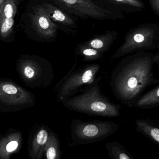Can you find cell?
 <instances>
[{
    "mask_svg": "<svg viewBox=\"0 0 159 159\" xmlns=\"http://www.w3.org/2000/svg\"><path fill=\"white\" fill-rule=\"evenodd\" d=\"M159 64L158 53L139 51L123 58L111 74L110 84L117 100L128 107H133L143 93L159 84L153 69Z\"/></svg>",
    "mask_w": 159,
    "mask_h": 159,
    "instance_id": "cell-1",
    "label": "cell"
},
{
    "mask_svg": "<svg viewBox=\"0 0 159 159\" xmlns=\"http://www.w3.org/2000/svg\"><path fill=\"white\" fill-rule=\"evenodd\" d=\"M102 78V76H99L81 89L77 94L63 100V105L71 111L88 116L119 117L121 106L112 102L101 92L100 82Z\"/></svg>",
    "mask_w": 159,
    "mask_h": 159,
    "instance_id": "cell-2",
    "label": "cell"
},
{
    "mask_svg": "<svg viewBox=\"0 0 159 159\" xmlns=\"http://www.w3.org/2000/svg\"><path fill=\"white\" fill-rule=\"evenodd\" d=\"M159 48V27L146 23L131 29L125 34L122 44L111 57L117 59L139 51H151Z\"/></svg>",
    "mask_w": 159,
    "mask_h": 159,
    "instance_id": "cell-3",
    "label": "cell"
},
{
    "mask_svg": "<svg viewBox=\"0 0 159 159\" xmlns=\"http://www.w3.org/2000/svg\"><path fill=\"white\" fill-rule=\"evenodd\" d=\"M119 126L108 120L84 121L73 119L71 124V138L76 145L101 142L116 132Z\"/></svg>",
    "mask_w": 159,
    "mask_h": 159,
    "instance_id": "cell-4",
    "label": "cell"
},
{
    "mask_svg": "<svg viewBox=\"0 0 159 159\" xmlns=\"http://www.w3.org/2000/svg\"><path fill=\"white\" fill-rule=\"evenodd\" d=\"M77 57L75 54L73 65L63 80L59 90V96L62 100L77 94L85 86L92 83L101 70L97 63L87 64L77 69Z\"/></svg>",
    "mask_w": 159,
    "mask_h": 159,
    "instance_id": "cell-5",
    "label": "cell"
},
{
    "mask_svg": "<svg viewBox=\"0 0 159 159\" xmlns=\"http://www.w3.org/2000/svg\"><path fill=\"white\" fill-rule=\"evenodd\" d=\"M62 10L82 19H115L114 12L102 8L91 0H50Z\"/></svg>",
    "mask_w": 159,
    "mask_h": 159,
    "instance_id": "cell-6",
    "label": "cell"
},
{
    "mask_svg": "<svg viewBox=\"0 0 159 159\" xmlns=\"http://www.w3.org/2000/svg\"><path fill=\"white\" fill-rule=\"evenodd\" d=\"M44 12L50 20L65 26L71 33L77 32V25L76 22L64 11L58 7L48 2H43L39 5Z\"/></svg>",
    "mask_w": 159,
    "mask_h": 159,
    "instance_id": "cell-7",
    "label": "cell"
},
{
    "mask_svg": "<svg viewBox=\"0 0 159 159\" xmlns=\"http://www.w3.org/2000/svg\"><path fill=\"white\" fill-rule=\"evenodd\" d=\"M30 17L32 26L39 32L48 36H55L57 25L49 19L39 5L33 8Z\"/></svg>",
    "mask_w": 159,
    "mask_h": 159,
    "instance_id": "cell-8",
    "label": "cell"
},
{
    "mask_svg": "<svg viewBox=\"0 0 159 159\" xmlns=\"http://www.w3.org/2000/svg\"><path fill=\"white\" fill-rule=\"evenodd\" d=\"M18 0H5L0 7V32L3 35L12 30L15 23Z\"/></svg>",
    "mask_w": 159,
    "mask_h": 159,
    "instance_id": "cell-9",
    "label": "cell"
},
{
    "mask_svg": "<svg viewBox=\"0 0 159 159\" xmlns=\"http://www.w3.org/2000/svg\"><path fill=\"white\" fill-rule=\"evenodd\" d=\"M119 35V34L115 31H107L83 43L86 45L104 54L109 50Z\"/></svg>",
    "mask_w": 159,
    "mask_h": 159,
    "instance_id": "cell-10",
    "label": "cell"
},
{
    "mask_svg": "<svg viewBox=\"0 0 159 159\" xmlns=\"http://www.w3.org/2000/svg\"><path fill=\"white\" fill-rule=\"evenodd\" d=\"M135 129L153 143L159 144V126L155 121L150 119H137L135 122Z\"/></svg>",
    "mask_w": 159,
    "mask_h": 159,
    "instance_id": "cell-11",
    "label": "cell"
},
{
    "mask_svg": "<svg viewBox=\"0 0 159 159\" xmlns=\"http://www.w3.org/2000/svg\"><path fill=\"white\" fill-rule=\"evenodd\" d=\"M159 106V85L145 94L141 95L136 101L133 107L143 109H149Z\"/></svg>",
    "mask_w": 159,
    "mask_h": 159,
    "instance_id": "cell-12",
    "label": "cell"
},
{
    "mask_svg": "<svg viewBox=\"0 0 159 159\" xmlns=\"http://www.w3.org/2000/svg\"><path fill=\"white\" fill-rule=\"evenodd\" d=\"M75 54L82 57V60L85 62L97 61L104 58L103 54L86 45L83 43L78 44L76 47Z\"/></svg>",
    "mask_w": 159,
    "mask_h": 159,
    "instance_id": "cell-13",
    "label": "cell"
},
{
    "mask_svg": "<svg viewBox=\"0 0 159 159\" xmlns=\"http://www.w3.org/2000/svg\"><path fill=\"white\" fill-rule=\"evenodd\" d=\"M109 157L112 159H134L125 148L115 141L105 144Z\"/></svg>",
    "mask_w": 159,
    "mask_h": 159,
    "instance_id": "cell-14",
    "label": "cell"
},
{
    "mask_svg": "<svg viewBox=\"0 0 159 159\" xmlns=\"http://www.w3.org/2000/svg\"><path fill=\"white\" fill-rule=\"evenodd\" d=\"M116 5L126 7L127 8H143L145 5L140 0H106Z\"/></svg>",
    "mask_w": 159,
    "mask_h": 159,
    "instance_id": "cell-15",
    "label": "cell"
},
{
    "mask_svg": "<svg viewBox=\"0 0 159 159\" xmlns=\"http://www.w3.org/2000/svg\"><path fill=\"white\" fill-rule=\"evenodd\" d=\"M37 142L39 145H44L48 139V133L45 130H42L37 136Z\"/></svg>",
    "mask_w": 159,
    "mask_h": 159,
    "instance_id": "cell-16",
    "label": "cell"
},
{
    "mask_svg": "<svg viewBox=\"0 0 159 159\" xmlns=\"http://www.w3.org/2000/svg\"><path fill=\"white\" fill-rule=\"evenodd\" d=\"M3 91L6 93L9 94H16L17 92V89L15 86L10 84H5L2 87Z\"/></svg>",
    "mask_w": 159,
    "mask_h": 159,
    "instance_id": "cell-17",
    "label": "cell"
},
{
    "mask_svg": "<svg viewBox=\"0 0 159 159\" xmlns=\"http://www.w3.org/2000/svg\"><path fill=\"white\" fill-rule=\"evenodd\" d=\"M57 157V151L54 147H51L47 151V159H56Z\"/></svg>",
    "mask_w": 159,
    "mask_h": 159,
    "instance_id": "cell-18",
    "label": "cell"
},
{
    "mask_svg": "<svg viewBox=\"0 0 159 159\" xmlns=\"http://www.w3.org/2000/svg\"><path fill=\"white\" fill-rule=\"evenodd\" d=\"M24 74L28 79H32L34 77L35 71L31 67L26 66L24 69Z\"/></svg>",
    "mask_w": 159,
    "mask_h": 159,
    "instance_id": "cell-19",
    "label": "cell"
},
{
    "mask_svg": "<svg viewBox=\"0 0 159 159\" xmlns=\"http://www.w3.org/2000/svg\"><path fill=\"white\" fill-rule=\"evenodd\" d=\"M150 5L153 11L158 15L159 14V0H149Z\"/></svg>",
    "mask_w": 159,
    "mask_h": 159,
    "instance_id": "cell-20",
    "label": "cell"
},
{
    "mask_svg": "<svg viewBox=\"0 0 159 159\" xmlns=\"http://www.w3.org/2000/svg\"><path fill=\"white\" fill-rule=\"evenodd\" d=\"M18 143L16 141H12L7 144L6 147L7 151L10 152L14 151L18 147Z\"/></svg>",
    "mask_w": 159,
    "mask_h": 159,
    "instance_id": "cell-21",
    "label": "cell"
},
{
    "mask_svg": "<svg viewBox=\"0 0 159 159\" xmlns=\"http://www.w3.org/2000/svg\"><path fill=\"white\" fill-rule=\"evenodd\" d=\"M5 0H0V7H1L2 5V4L4 2Z\"/></svg>",
    "mask_w": 159,
    "mask_h": 159,
    "instance_id": "cell-22",
    "label": "cell"
}]
</instances>
